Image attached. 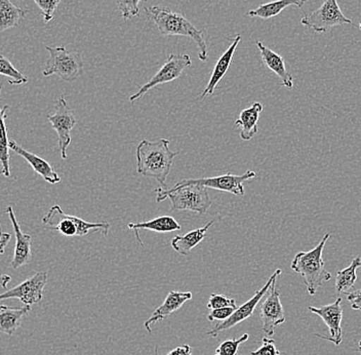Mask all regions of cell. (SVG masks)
I'll return each instance as SVG.
<instances>
[{"instance_id":"74e56055","label":"cell","mask_w":361,"mask_h":355,"mask_svg":"<svg viewBox=\"0 0 361 355\" xmlns=\"http://www.w3.org/2000/svg\"><path fill=\"white\" fill-rule=\"evenodd\" d=\"M11 280V277L8 275H0V287L4 289H6L8 282Z\"/></svg>"},{"instance_id":"277c9868","label":"cell","mask_w":361,"mask_h":355,"mask_svg":"<svg viewBox=\"0 0 361 355\" xmlns=\"http://www.w3.org/2000/svg\"><path fill=\"white\" fill-rule=\"evenodd\" d=\"M157 192V203H161L168 198L171 200V211H190L197 212L198 215H204L212 205L207 188L200 185H187L171 189L159 187Z\"/></svg>"},{"instance_id":"7c38bea8","label":"cell","mask_w":361,"mask_h":355,"mask_svg":"<svg viewBox=\"0 0 361 355\" xmlns=\"http://www.w3.org/2000/svg\"><path fill=\"white\" fill-rule=\"evenodd\" d=\"M47 282V273L37 272L10 291L0 294V301L16 298L29 306L38 304L44 298V291Z\"/></svg>"},{"instance_id":"30bf717a","label":"cell","mask_w":361,"mask_h":355,"mask_svg":"<svg viewBox=\"0 0 361 355\" xmlns=\"http://www.w3.org/2000/svg\"><path fill=\"white\" fill-rule=\"evenodd\" d=\"M256 173L252 171H247L243 175L237 176L233 174H226L219 177L202 178V179H187L176 183L173 187L187 186V185H200L205 188L219 190V191L228 192L234 195H245V190L243 183L245 181L252 180L256 178Z\"/></svg>"},{"instance_id":"5bb4252c","label":"cell","mask_w":361,"mask_h":355,"mask_svg":"<svg viewBox=\"0 0 361 355\" xmlns=\"http://www.w3.org/2000/svg\"><path fill=\"white\" fill-rule=\"evenodd\" d=\"M308 309L316 315L320 316L329 327V336H322L318 334H315V336L329 342H333L336 346L342 344L343 332L342 325H341L343 320L342 298L338 297L333 304L322 307L309 306Z\"/></svg>"},{"instance_id":"ab89813d","label":"cell","mask_w":361,"mask_h":355,"mask_svg":"<svg viewBox=\"0 0 361 355\" xmlns=\"http://www.w3.org/2000/svg\"><path fill=\"white\" fill-rule=\"evenodd\" d=\"M0 231H1V224H0Z\"/></svg>"},{"instance_id":"60d3db41","label":"cell","mask_w":361,"mask_h":355,"mask_svg":"<svg viewBox=\"0 0 361 355\" xmlns=\"http://www.w3.org/2000/svg\"><path fill=\"white\" fill-rule=\"evenodd\" d=\"M360 29L361 30V22L360 23Z\"/></svg>"},{"instance_id":"836d02e7","label":"cell","mask_w":361,"mask_h":355,"mask_svg":"<svg viewBox=\"0 0 361 355\" xmlns=\"http://www.w3.org/2000/svg\"><path fill=\"white\" fill-rule=\"evenodd\" d=\"M236 308L237 307H224V308L213 309L207 315V320L209 322H214V320H222V322H224V320H228L233 314Z\"/></svg>"},{"instance_id":"d590c367","label":"cell","mask_w":361,"mask_h":355,"mask_svg":"<svg viewBox=\"0 0 361 355\" xmlns=\"http://www.w3.org/2000/svg\"><path fill=\"white\" fill-rule=\"evenodd\" d=\"M166 355H192V349L189 345H182L171 350V351Z\"/></svg>"},{"instance_id":"603a6c76","label":"cell","mask_w":361,"mask_h":355,"mask_svg":"<svg viewBox=\"0 0 361 355\" xmlns=\"http://www.w3.org/2000/svg\"><path fill=\"white\" fill-rule=\"evenodd\" d=\"M214 225V221H211L198 229L192 230L185 235H178L171 239V246L173 250L180 255H188L191 251L198 246L205 237L207 236V231Z\"/></svg>"},{"instance_id":"9a60e30c","label":"cell","mask_w":361,"mask_h":355,"mask_svg":"<svg viewBox=\"0 0 361 355\" xmlns=\"http://www.w3.org/2000/svg\"><path fill=\"white\" fill-rule=\"evenodd\" d=\"M8 215L11 224H13V234L16 236L15 251H13V261L11 266L13 269L27 265L30 263L32 253H31V241L32 237L30 234H24L20 227V223L16 218L13 207H8L6 210Z\"/></svg>"},{"instance_id":"7a4b0ae2","label":"cell","mask_w":361,"mask_h":355,"mask_svg":"<svg viewBox=\"0 0 361 355\" xmlns=\"http://www.w3.org/2000/svg\"><path fill=\"white\" fill-rule=\"evenodd\" d=\"M145 11L149 19L154 23L161 35L190 38L197 45L200 60H207V45L202 31L198 30L184 16L166 6H151L146 8Z\"/></svg>"},{"instance_id":"83f0119b","label":"cell","mask_w":361,"mask_h":355,"mask_svg":"<svg viewBox=\"0 0 361 355\" xmlns=\"http://www.w3.org/2000/svg\"><path fill=\"white\" fill-rule=\"evenodd\" d=\"M0 76H6L11 85H21L28 83V78L21 73L8 58L0 55Z\"/></svg>"},{"instance_id":"ac0fdd59","label":"cell","mask_w":361,"mask_h":355,"mask_svg":"<svg viewBox=\"0 0 361 355\" xmlns=\"http://www.w3.org/2000/svg\"><path fill=\"white\" fill-rule=\"evenodd\" d=\"M240 40L241 35L238 34V35L235 36V38H233V42H232L231 45L226 49L225 53L219 59L216 66L214 68L211 79H209V83H207V87L203 90L200 99H204L207 96H213L219 83L227 74L228 70L231 66L232 59H233L234 54H235L237 47H238Z\"/></svg>"},{"instance_id":"ba28073f","label":"cell","mask_w":361,"mask_h":355,"mask_svg":"<svg viewBox=\"0 0 361 355\" xmlns=\"http://www.w3.org/2000/svg\"><path fill=\"white\" fill-rule=\"evenodd\" d=\"M302 25L312 29L314 32H326L329 29L341 25L351 24V20L345 17L337 0H326L318 10L305 16Z\"/></svg>"},{"instance_id":"d6986e66","label":"cell","mask_w":361,"mask_h":355,"mask_svg":"<svg viewBox=\"0 0 361 355\" xmlns=\"http://www.w3.org/2000/svg\"><path fill=\"white\" fill-rule=\"evenodd\" d=\"M257 47L261 52L262 61L266 67L269 68L271 71L274 72L281 79L282 85L292 90L293 88V78L292 74L288 71L286 67L284 59L281 55L268 49L261 42H257Z\"/></svg>"},{"instance_id":"4fadbf2b","label":"cell","mask_w":361,"mask_h":355,"mask_svg":"<svg viewBox=\"0 0 361 355\" xmlns=\"http://www.w3.org/2000/svg\"><path fill=\"white\" fill-rule=\"evenodd\" d=\"M276 279L273 280L269 295L264 301L259 309V316L263 325L262 330L268 337L274 335L275 327L286 323V314L281 304V293L276 288Z\"/></svg>"},{"instance_id":"d4e9b609","label":"cell","mask_w":361,"mask_h":355,"mask_svg":"<svg viewBox=\"0 0 361 355\" xmlns=\"http://www.w3.org/2000/svg\"><path fill=\"white\" fill-rule=\"evenodd\" d=\"M26 13V11L18 8L11 0H0V33L19 26Z\"/></svg>"},{"instance_id":"7402d4cb","label":"cell","mask_w":361,"mask_h":355,"mask_svg":"<svg viewBox=\"0 0 361 355\" xmlns=\"http://www.w3.org/2000/svg\"><path fill=\"white\" fill-rule=\"evenodd\" d=\"M262 112L263 105L256 102L250 107L240 112L235 121V126H240V138L243 141H250L256 133H258V122Z\"/></svg>"},{"instance_id":"2e32d148","label":"cell","mask_w":361,"mask_h":355,"mask_svg":"<svg viewBox=\"0 0 361 355\" xmlns=\"http://www.w3.org/2000/svg\"><path fill=\"white\" fill-rule=\"evenodd\" d=\"M193 297L191 291H169V295L166 296L164 302L160 305L159 307L153 312L151 318H149L145 323L144 327L147 330L148 333H152V325L155 323L160 322V320H166L168 316L173 314V312L179 311L180 307L187 302L190 301Z\"/></svg>"},{"instance_id":"8fae6325","label":"cell","mask_w":361,"mask_h":355,"mask_svg":"<svg viewBox=\"0 0 361 355\" xmlns=\"http://www.w3.org/2000/svg\"><path fill=\"white\" fill-rule=\"evenodd\" d=\"M281 275V269H276L263 288L257 291L255 295L252 296L247 302H245V304L241 305L240 307H237L236 311L233 312V314H232L228 320L219 323V325L214 327V329L211 330V331L207 332V336L216 338V337H218L219 334L222 333V332L232 329V327H235L238 323L245 322L247 318H252V314H254L255 311H256L257 306H258L259 301L263 299L264 296L269 291L273 280L276 279Z\"/></svg>"},{"instance_id":"5b68a950","label":"cell","mask_w":361,"mask_h":355,"mask_svg":"<svg viewBox=\"0 0 361 355\" xmlns=\"http://www.w3.org/2000/svg\"><path fill=\"white\" fill-rule=\"evenodd\" d=\"M42 223L49 229L56 230L65 236H85L90 231L101 232L104 236L108 234L110 224L107 221L100 223H90L76 216L65 214L60 205L51 207L42 218Z\"/></svg>"},{"instance_id":"484cf974","label":"cell","mask_w":361,"mask_h":355,"mask_svg":"<svg viewBox=\"0 0 361 355\" xmlns=\"http://www.w3.org/2000/svg\"><path fill=\"white\" fill-rule=\"evenodd\" d=\"M306 1L307 0H275V1L268 2V4H261L256 10L248 11L247 15L248 17L268 20L276 17L288 6H295L297 8H302Z\"/></svg>"},{"instance_id":"ffe728a7","label":"cell","mask_w":361,"mask_h":355,"mask_svg":"<svg viewBox=\"0 0 361 355\" xmlns=\"http://www.w3.org/2000/svg\"><path fill=\"white\" fill-rule=\"evenodd\" d=\"M31 306L11 307L0 305V333L11 336L21 327L23 318L28 315Z\"/></svg>"},{"instance_id":"cb8c5ba5","label":"cell","mask_w":361,"mask_h":355,"mask_svg":"<svg viewBox=\"0 0 361 355\" xmlns=\"http://www.w3.org/2000/svg\"><path fill=\"white\" fill-rule=\"evenodd\" d=\"M2 83L0 85L1 95ZM8 106L0 107V175L11 177V155L10 138H8V126H6V110Z\"/></svg>"},{"instance_id":"44dd1931","label":"cell","mask_w":361,"mask_h":355,"mask_svg":"<svg viewBox=\"0 0 361 355\" xmlns=\"http://www.w3.org/2000/svg\"><path fill=\"white\" fill-rule=\"evenodd\" d=\"M128 229L135 232L139 243L143 246V241L139 235L140 229L150 230V231L158 232V234H166V232L179 231L182 226L176 221L175 218L171 216H160L147 222L130 223L128 224Z\"/></svg>"},{"instance_id":"8d00e7d4","label":"cell","mask_w":361,"mask_h":355,"mask_svg":"<svg viewBox=\"0 0 361 355\" xmlns=\"http://www.w3.org/2000/svg\"><path fill=\"white\" fill-rule=\"evenodd\" d=\"M11 235L6 234V232L0 231V255L4 254L6 246H8V241H11Z\"/></svg>"},{"instance_id":"f35d334b","label":"cell","mask_w":361,"mask_h":355,"mask_svg":"<svg viewBox=\"0 0 361 355\" xmlns=\"http://www.w3.org/2000/svg\"><path fill=\"white\" fill-rule=\"evenodd\" d=\"M357 350H358V351H360V354H361V341H360V344H358V349H357Z\"/></svg>"},{"instance_id":"9c48e42d","label":"cell","mask_w":361,"mask_h":355,"mask_svg":"<svg viewBox=\"0 0 361 355\" xmlns=\"http://www.w3.org/2000/svg\"><path fill=\"white\" fill-rule=\"evenodd\" d=\"M47 119L58 133V144L62 160H67V149L71 143V132L78 124L74 112L68 105L65 97L56 102L55 113L47 115Z\"/></svg>"},{"instance_id":"6da1fadb","label":"cell","mask_w":361,"mask_h":355,"mask_svg":"<svg viewBox=\"0 0 361 355\" xmlns=\"http://www.w3.org/2000/svg\"><path fill=\"white\" fill-rule=\"evenodd\" d=\"M171 140L159 139L150 142L143 140L135 149L137 171L140 175L153 178L161 188H166V179L171 173L173 158L179 155V151L169 149Z\"/></svg>"},{"instance_id":"e575fe53","label":"cell","mask_w":361,"mask_h":355,"mask_svg":"<svg viewBox=\"0 0 361 355\" xmlns=\"http://www.w3.org/2000/svg\"><path fill=\"white\" fill-rule=\"evenodd\" d=\"M347 300L353 311H361V289L350 291L347 295Z\"/></svg>"},{"instance_id":"8992f818","label":"cell","mask_w":361,"mask_h":355,"mask_svg":"<svg viewBox=\"0 0 361 355\" xmlns=\"http://www.w3.org/2000/svg\"><path fill=\"white\" fill-rule=\"evenodd\" d=\"M49 56L42 73L44 76L56 74L66 81H73L82 74V56L78 52H69L65 47H45Z\"/></svg>"},{"instance_id":"f546056e","label":"cell","mask_w":361,"mask_h":355,"mask_svg":"<svg viewBox=\"0 0 361 355\" xmlns=\"http://www.w3.org/2000/svg\"><path fill=\"white\" fill-rule=\"evenodd\" d=\"M142 0H117V6L124 20L140 16V2Z\"/></svg>"},{"instance_id":"f1b7e54d","label":"cell","mask_w":361,"mask_h":355,"mask_svg":"<svg viewBox=\"0 0 361 355\" xmlns=\"http://www.w3.org/2000/svg\"><path fill=\"white\" fill-rule=\"evenodd\" d=\"M248 338H250L248 334H243L240 338L226 340L216 348L214 355H237L239 351V346L247 342Z\"/></svg>"},{"instance_id":"4dcf8cb0","label":"cell","mask_w":361,"mask_h":355,"mask_svg":"<svg viewBox=\"0 0 361 355\" xmlns=\"http://www.w3.org/2000/svg\"><path fill=\"white\" fill-rule=\"evenodd\" d=\"M33 1L37 4L38 8L42 11L44 23H49L54 19V13H55L59 4L62 0H33Z\"/></svg>"},{"instance_id":"e0dca14e","label":"cell","mask_w":361,"mask_h":355,"mask_svg":"<svg viewBox=\"0 0 361 355\" xmlns=\"http://www.w3.org/2000/svg\"><path fill=\"white\" fill-rule=\"evenodd\" d=\"M10 149L13 152L17 153L18 155L22 156L32 167L34 172L42 176L47 182L51 183V184H58L61 182L60 176L44 158L25 150L13 139L10 140Z\"/></svg>"},{"instance_id":"4316f807","label":"cell","mask_w":361,"mask_h":355,"mask_svg":"<svg viewBox=\"0 0 361 355\" xmlns=\"http://www.w3.org/2000/svg\"><path fill=\"white\" fill-rule=\"evenodd\" d=\"M361 267V258L356 257L352 260L351 264L347 268L338 271L336 277V291L338 294L348 293L353 288L357 280L356 271Z\"/></svg>"},{"instance_id":"52a82bcc","label":"cell","mask_w":361,"mask_h":355,"mask_svg":"<svg viewBox=\"0 0 361 355\" xmlns=\"http://www.w3.org/2000/svg\"><path fill=\"white\" fill-rule=\"evenodd\" d=\"M191 65L192 60L190 56L185 55V54H180V55L171 54L169 56L168 60H166V62L164 63V66L160 68L159 71L148 83L144 85L135 83V85L139 88V90L130 97V102L134 103L135 101L139 100L140 98L145 96L149 90L154 89L157 85L171 83V81L180 78L184 70L191 66Z\"/></svg>"},{"instance_id":"3957f363","label":"cell","mask_w":361,"mask_h":355,"mask_svg":"<svg viewBox=\"0 0 361 355\" xmlns=\"http://www.w3.org/2000/svg\"><path fill=\"white\" fill-rule=\"evenodd\" d=\"M331 234H326L320 243L309 252H300L295 255L292 262V269L303 278L309 295L314 296L318 289L324 282L331 280V275L324 268V248Z\"/></svg>"},{"instance_id":"1f68e13d","label":"cell","mask_w":361,"mask_h":355,"mask_svg":"<svg viewBox=\"0 0 361 355\" xmlns=\"http://www.w3.org/2000/svg\"><path fill=\"white\" fill-rule=\"evenodd\" d=\"M207 309H219L224 308V307H237L236 301L225 297L224 295L220 294H213L209 297V303L207 305Z\"/></svg>"},{"instance_id":"d6a6232c","label":"cell","mask_w":361,"mask_h":355,"mask_svg":"<svg viewBox=\"0 0 361 355\" xmlns=\"http://www.w3.org/2000/svg\"><path fill=\"white\" fill-rule=\"evenodd\" d=\"M250 355H281V351L277 349L275 341L266 337L262 340L261 347L252 351Z\"/></svg>"}]
</instances>
